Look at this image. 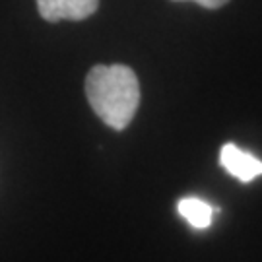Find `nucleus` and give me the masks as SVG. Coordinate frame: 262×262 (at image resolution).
Returning a JSON list of instances; mask_svg holds the SVG:
<instances>
[{"instance_id": "obj_3", "label": "nucleus", "mask_w": 262, "mask_h": 262, "mask_svg": "<svg viewBox=\"0 0 262 262\" xmlns=\"http://www.w3.org/2000/svg\"><path fill=\"white\" fill-rule=\"evenodd\" d=\"M99 6V0H37V8L41 18L47 21L60 19H85Z\"/></svg>"}, {"instance_id": "obj_1", "label": "nucleus", "mask_w": 262, "mask_h": 262, "mask_svg": "<svg viewBox=\"0 0 262 262\" xmlns=\"http://www.w3.org/2000/svg\"><path fill=\"white\" fill-rule=\"evenodd\" d=\"M85 95L94 113L115 130H124L140 105V84L124 64H97L85 78Z\"/></svg>"}, {"instance_id": "obj_4", "label": "nucleus", "mask_w": 262, "mask_h": 262, "mask_svg": "<svg viewBox=\"0 0 262 262\" xmlns=\"http://www.w3.org/2000/svg\"><path fill=\"white\" fill-rule=\"evenodd\" d=\"M177 210L194 229H208L210 224H212L214 208L210 206L208 202H204V200H200V198H181L177 204Z\"/></svg>"}, {"instance_id": "obj_5", "label": "nucleus", "mask_w": 262, "mask_h": 262, "mask_svg": "<svg viewBox=\"0 0 262 262\" xmlns=\"http://www.w3.org/2000/svg\"><path fill=\"white\" fill-rule=\"evenodd\" d=\"M181 2V0H179ZM192 2H196L200 6H204V8H210V10H215V8H222L224 4H227L229 0H192Z\"/></svg>"}, {"instance_id": "obj_2", "label": "nucleus", "mask_w": 262, "mask_h": 262, "mask_svg": "<svg viewBox=\"0 0 262 262\" xmlns=\"http://www.w3.org/2000/svg\"><path fill=\"white\" fill-rule=\"evenodd\" d=\"M220 163L229 175L239 179L241 183H251L258 175H262L260 159L254 158L249 151L241 150L237 144H231V142L220 150Z\"/></svg>"}]
</instances>
